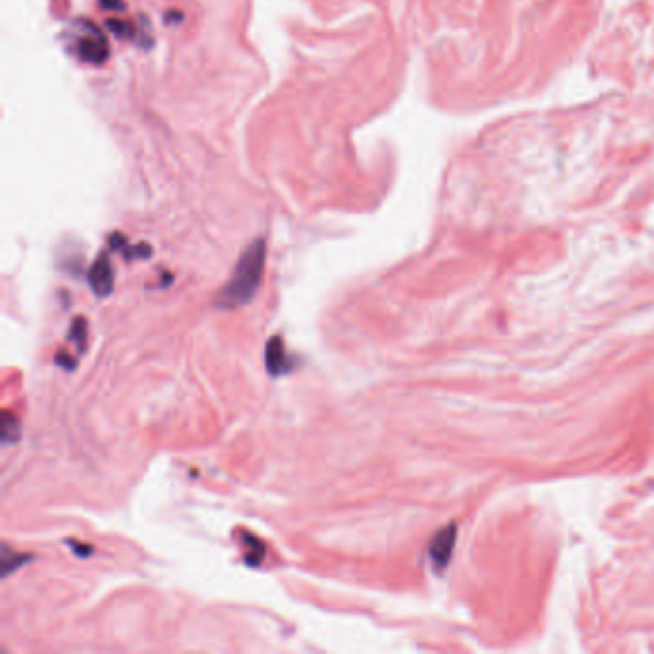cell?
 I'll return each mask as SVG.
<instances>
[{
	"label": "cell",
	"instance_id": "cell-4",
	"mask_svg": "<svg viewBox=\"0 0 654 654\" xmlns=\"http://www.w3.org/2000/svg\"><path fill=\"white\" fill-rule=\"evenodd\" d=\"M265 365L271 376H282L286 372H290V359L286 355V346L280 336H273L267 348H265Z\"/></svg>",
	"mask_w": 654,
	"mask_h": 654
},
{
	"label": "cell",
	"instance_id": "cell-11",
	"mask_svg": "<svg viewBox=\"0 0 654 654\" xmlns=\"http://www.w3.org/2000/svg\"><path fill=\"white\" fill-rule=\"evenodd\" d=\"M56 363L62 365V367H66V369H69V371H71V369H75V359L67 355L66 351H62V353H58V355H56Z\"/></svg>",
	"mask_w": 654,
	"mask_h": 654
},
{
	"label": "cell",
	"instance_id": "cell-8",
	"mask_svg": "<svg viewBox=\"0 0 654 654\" xmlns=\"http://www.w3.org/2000/svg\"><path fill=\"white\" fill-rule=\"evenodd\" d=\"M27 560H29L27 554H18V552H12L8 545L2 547V559H0V562H2V578H6V575L12 574L15 568H20L22 564H25Z\"/></svg>",
	"mask_w": 654,
	"mask_h": 654
},
{
	"label": "cell",
	"instance_id": "cell-3",
	"mask_svg": "<svg viewBox=\"0 0 654 654\" xmlns=\"http://www.w3.org/2000/svg\"><path fill=\"white\" fill-rule=\"evenodd\" d=\"M88 284L90 290L95 292L98 298H106L114 290V267L109 261L108 254H102L88 271Z\"/></svg>",
	"mask_w": 654,
	"mask_h": 654
},
{
	"label": "cell",
	"instance_id": "cell-10",
	"mask_svg": "<svg viewBox=\"0 0 654 654\" xmlns=\"http://www.w3.org/2000/svg\"><path fill=\"white\" fill-rule=\"evenodd\" d=\"M109 25V29L114 31V33H116V35H131V25H129V23H125V22H117V20H111V22L108 23Z\"/></svg>",
	"mask_w": 654,
	"mask_h": 654
},
{
	"label": "cell",
	"instance_id": "cell-5",
	"mask_svg": "<svg viewBox=\"0 0 654 654\" xmlns=\"http://www.w3.org/2000/svg\"><path fill=\"white\" fill-rule=\"evenodd\" d=\"M455 538H457L455 526H447L434 536L432 543H430V557H432V562L436 564V568L447 566L451 552H453V545H455Z\"/></svg>",
	"mask_w": 654,
	"mask_h": 654
},
{
	"label": "cell",
	"instance_id": "cell-9",
	"mask_svg": "<svg viewBox=\"0 0 654 654\" xmlns=\"http://www.w3.org/2000/svg\"><path fill=\"white\" fill-rule=\"evenodd\" d=\"M69 340H73V342L77 343V348H79L81 351L87 346V320L83 319V317H77V319L73 320Z\"/></svg>",
	"mask_w": 654,
	"mask_h": 654
},
{
	"label": "cell",
	"instance_id": "cell-7",
	"mask_svg": "<svg viewBox=\"0 0 654 654\" xmlns=\"http://www.w3.org/2000/svg\"><path fill=\"white\" fill-rule=\"evenodd\" d=\"M242 538H244V545L247 547L246 557H244V559H246V564H250V566H259L263 562V557H265V547H263V543L257 538H254V536H250V533H244Z\"/></svg>",
	"mask_w": 654,
	"mask_h": 654
},
{
	"label": "cell",
	"instance_id": "cell-6",
	"mask_svg": "<svg viewBox=\"0 0 654 654\" xmlns=\"http://www.w3.org/2000/svg\"><path fill=\"white\" fill-rule=\"evenodd\" d=\"M22 436V424L15 418V414L10 411H4L2 414V424H0V437H2V444H15Z\"/></svg>",
	"mask_w": 654,
	"mask_h": 654
},
{
	"label": "cell",
	"instance_id": "cell-2",
	"mask_svg": "<svg viewBox=\"0 0 654 654\" xmlns=\"http://www.w3.org/2000/svg\"><path fill=\"white\" fill-rule=\"evenodd\" d=\"M77 33L75 35V48L81 60H85L88 64H102L108 58V41L102 35V31L96 25L87 22L77 23Z\"/></svg>",
	"mask_w": 654,
	"mask_h": 654
},
{
	"label": "cell",
	"instance_id": "cell-1",
	"mask_svg": "<svg viewBox=\"0 0 654 654\" xmlns=\"http://www.w3.org/2000/svg\"><path fill=\"white\" fill-rule=\"evenodd\" d=\"M267 259V246L263 238H257L244 250L236 263L231 280L221 288L215 298V306L223 309H236L246 306L259 288Z\"/></svg>",
	"mask_w": 654,
	"mask_h": 654
}]
</instances>
